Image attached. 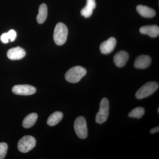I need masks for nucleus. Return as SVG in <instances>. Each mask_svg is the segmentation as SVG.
Wrapping results in <instances>:
<instances>
[{"label":"nucleus","mask_w":159,"mask_h":159,"mask_svg":"<svg viewBox=\"0 0 159 159\" xmlns=\"http://www.w3.org/2000/svg\"><path fill=\"white\" fill-rule=\"evenodd\" d=\"M8 148V145L6 143H0V159L5 158L7 154Z\"/></svg>","instance_id":"6ab92c4d"},{"label":"nucleus","mask_w":159,"mask_h":159,"mask_svg":"<svg viewBox=\"0 0 159 159\" xmlns=\"http://www.w3.org/2000/svg\"><path fill=\"white\" fill-rule=\"evenodd\" d=\"M85 68L80 66H76L70 69L65 74V78L67 81L72 83H76L86 74Z\"/></svg>","instance_id":"f257e3e1"},{"label":"nucleus","mask_w":159,"mask_h":159,"mask_svg":"<svg viewBox=\"0 0 159 159\" xmlns=\"http://www.w3.org/2000/svg\"><path fill=\"white\" fill-rule=\"evenodd\" d=\"M145 114V110L142 107H137L134 108L128 114L129 117L131 118L141 119Z\"/></svg>","instance_id":"a211bd4d"},{"label":"nucleus","mask_w":159,"mask_h":159,"mask_svg":"<svg viewBox=\"0 0 159 159\" xmlns=\"http://www.w3.org/2000/svg\"><path fill=\"white\" fill-rule=\"evenodd\" d=\"M38 118L37 114L35 113L29 114L23 120L22 125L24 128L28 129L33 126L36 122Z\"/></svg>","instance_id":"2eb2a0df"},{"label":"nucleus","mask_w":159,"mask_h":159,"mask_svg":"<svg viewBox=\"0 0 159 159\" xmlns=\"http://www.w3.org/2000/svg\"><path fill=\"white\" fill-rule=\"evenodd\" d=\"M96 6L95 0H87L86 5L80 11L81 15L85 18L90 17Z\"/></svg>","instance_id":"ddd939ff"},{"label":"nucleus","mask_w":159,"mask_h":159,"mask_svg":"<svg viewBox=\"0 0 159 159\" xmlns=\"http://www.w3.org/2000/svg\"><path fill=\"white\" fill-rule=\"evenodd\" d=\"M36 89L34 86L28 84L15 85L12 88L13 93L23 96L32 95L36 92Z\"/></svg>","instance_id":"0eeeda50"},{"label":"nucleus","mask_w":159,"mask_h":159,"mask_svg":"<svg viewBox=\"0 0 159 159\" xmlns=\"http://www.w3.org/2000/svg\"><path fill=\"white\" fill-rule=\"evenodd\" d=\"M36 140L34 137L30 135L25 136L20 139L18 143L19 150L23 153H27L35 147Z\"/></svg>","instance_id":"20e7f679"},{"label":"nucleus","mask_w":159,"mask_h":159,"mask_svg":"<svg viewBox=\"0 0 159 159\" xmlns=\"http://www.w3.org/2000/svg\"><path fill=\"white\" fill-rule=\"evenodd\" d=\"M151 58L148 55H141L138 56L135 60L134 66L136 68L144 69L150 66Z\"/></svg>","instance_id":"9d476101"},{"label":"nucleus","mask_w":159,"mask_h":159,"mask_svg":"<svg viewBox=\"0 0 159 159\" xmlns=\"http://www.w3.org/2000/svg\"><path fill=\"white\" fill-rule=\"evenodd\" d=\"M159 131V126H157V127H155V128L152 129L150 131V132L151 134H153L157 132H158Z\"/></svg>","instance_id":"4be33fe9"},{"label":"nucleus","mask_w":159,"mask_h":159,"mask_svg":"<svg viewBox=\"0 0 159 159\" xmlns=\"http://www.w3.org/2000/svg\"><path fill=\"white\" fill-rule=\"evenodd\" d=\"M158 113H159V108H158Z\"/></svg>","instance_id":"5701e85b"},{"label":"nucleus","mask_w":159,"mask_h":159,"mask_svg":"<svg viewBox=\"0 0 159 159\" xmlns=\"http://www.w3.org/2000/svg\"><path fill=\"white\" fill-rule=\"evenodd\" d=\"M63 113L60 111H55L48 118L47 124L50 126H54L57 125L62 119Z\"/></svg>","instance_id":"dca6fc26"},{"label":"nucleus","mask_w":159,"mask_h":159,"mask_svg":"<svg viewBox=\"0 0 159 159\" xmlns=\"http://www.w3.org/2000/svg\"><path fill=\"white\" fill-rule=\"evenodd\" d=\"M139 31L142 34H147L152 38L157 37L159 34V27L156 25L142 26Z\"/></svg>","instance_id":"f8f14e48"},{"label":"nucleus","mask_w":159,"mask_h":159,"mask_svg":"<svg viewBox=\"0 0 159 159\" xmlns=\"http://www.w3.org/2000/svg\"><path fill=\"white\" fill-rule=\"evenodd\" d=\"M48 16V8L45 4H41L39 9V13L37 16V20L39 24H43L45 21Z\"/></svg>","instance_id":"f3484780"},{"label":"nucleus","mask_w":159,"mask_h":159,"mask_svg":"<svg viewBox=\"0 0 159 159\" xmlns=\"http://www.w3.org/2000/svg\"><path fill=\"white\" fill-rule=\"evenodd\" d=\"M74 128L76 134L79 138L85 139L87 137V126L84 117H77L74 122Z\"/></svg>","instance_id":"423d86ee"},{"label":"nucleus","mask_w":159,"mask_h":159,"mask_svg":"<svg viewBox=\"0 0 159 159\" xmlns=\"http://www.w3.org/2000/svg\"><path fill=\"white\" fill-rule=\"evenodd\" d=\"M158 88V83L156 82L152 81L146 83L137 91L136 97L137 99H142L149 97Z\"/></svg>","instance_id":"7ed1b4c3"},{"label":"nucleus","mask_w":159,"mask_h":159,"mask_svg":"<svg viewBox=\"0 0 159 159\" xmlns=\"http://www.w3.org/2000/svg\"><path fill=\"white\" fill-rule=\"evenodd\" d=\"M116 44V40L114 37H111L103 42L100 45V50L102 54H107L112 52Z\"/></svg>","instance_id":"6e6552de"},{"label":"nucleus","mask_w":159,"mask_h":159,"mask_svg":"<svg viewBox=\"0 0 159 159\" xmlns=\"http://www.w3.org/2000/svg\"><path fill=\"white\" fill-rule=\"evenodd\" d=\"M7 34H8L9 41H10V42L14 41L16 39L17 34H16V31L13 30V29H11V30H9V31L7 32Z\"/></svg>","instance_id":"aec40b11"},{"label":"nucleus","mask_w":159,"mask_h":159,"mask_svg":"<svg viewBox=\"0 0 159 159\" xmlns=\"http://www.w3.org/2000/svg\"><path fill=\"white\" fill-rule=\"evenodd\" d=\"M1 40L4 43H7L9 42V39L7 33H4L1 36Z\"/></svg>","instance_id":"412c9836"},{"label":"nucleus","mask_w":159,"mask_h":159,"mask_svg":"<svg viewBox=\"0 0 159 159\" xmlns=\"http://www.w3.org/2000/svg\"><path fill=\"white\" fill-rule=\"evenodd\" d=\"M129 55L126 51H121L116 54L114 57L115 65L119 67H122L125 65L128 61Z\"/></svg>","instance_id":"9b49d317"},{"label":"nucleus","mask_w":159,"mask_h":159,"mask_svg":"<svg viewBox=\"0 0 159 159\" xmlns=\"http://www.w3.org/2000/svg\"><path fill=\"white\" fill-rule=\"evenodd\" d=\"M109 104L108 99L103 98L100 103L99 112L96 117V121L97 123L102 124L107 120L108 117Z\"/></svg>","instance_id":"39448f33"},{"label":"nucleus","mask_w":159,"mask_h":159,"mask_svg":"<svg viewBox=\"0 0 159 159\" xmlns=\"http://www.w3.org/2000/svg\"><path fill=\"white\" fill-rule=\"evenodd\" d=\"M26 55V52L24 49L20 47H16L9 49L7 52V57L11 60L22 59Z\"/></svg>","instance_id":"1a4fd4ad"},{"label":"nucleus","mask_w":159,"mask_h":159,"mask_svg":"<svg viewBox=\"0 0 159 159\" xmlns=\"http://www.w3.org/2000/svg\"><path fill=\"white\" fill-rule=\"evenodd\" d=\"M68 30L64 24L58 23L54 30V39L57 45H62L66 43L67 38Z\"/></svg>","instance_id":"f03ea898"},{"label":"nucleus","mask_w":159,"mask_h":159,"mask_svg":"<svg viewBox=\"0 0 159 159\" xmlns=\"http://www.w3.org/2000/svg\"><path fill=\"white\" fill-rule=\"evenodd\" d=\"M136 9L139 14L144 17L152 18L156 15L155 10L148 6L139 5L137 6Z\"/></svg>","instance_id":"4468645a"}]
</instances>
